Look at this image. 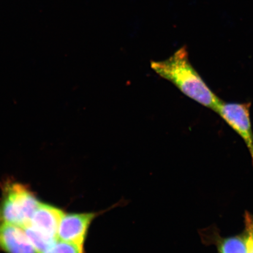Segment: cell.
<instances>
[{
	"label": "cell",
	"instance_id": "1",
	"mask_svg": "<svg viewBox=\"0 0 253 253\" xmlns=\"http://www.w3.org/2000/svg\"><path fill=\"white\" fill-rule=\"evenodd\" d=\"M151 66L157 74L172 82L186 96L209 109L213 111L216 109L221 100L190 62L186 47H181L164 61L151 62Z\"/></svg>",
	"mask_w": 253,
	"mask_h": 253
},
{
	"label": "cell",
	"instance_id": "8",
	"mask_svg": "<svg viewBox=\"0 0 253 253\" xmlns=\"http://www.w3.org/2000/svg\"><path fill=\"white\" fill-rule=\"evenodd\" d=\"M219 253H248L245 236L224 239L219 245Z\"/></svg>",
	"mask_w": 253,
	"mask_h": 253
},
{
	"label": "cell",
	"instance_id": "3",
	"mask_svg": "<svg viewBox=\"0 0 253 253\" xmlns=\"http://www.w3.org/2000/svg\"><path fill=\"white\" fill-rule=\"evenodd\" d=\"M251 103H227L220 101L214 112L233 128L243 141L253 164V131L251 119Z\"/></svg>",
	"mask_w": 253,
	"mask_h": 253
},
{
	"label": "cell",
	"instance_id": "2",
	"mask_svg": "<svg viewBox=\"0 0 253 253\" xmlns=\"http://www.w3.org/2000/svg\"><path fill=\"white\" fill-rule=\"evenodd\" d=\"M40 203L33 193L24 185L8 183L4 187L0 204V221L24 229L29 225Z\"/></svg>",
	"mask_w": 253,
	"mask_h": 253
},
{
	"label": "cell",
	"instance_id": "9",
	"mask_svg": "<svg viewBox=\"0 0 253 253\" xmlns=\"http://www.w3.org/2000/svg\"><path fill=\"white\" fill-rule=\"evenodd\" d=\"M43 253H84V250L73 243L58 240L54 245Z\"/></svg>",
	"mask_w": 253,
	"mask_h": 253
},
{
	"label": "cell",
	"instance_id": "10",
	"mask_svg": "<svg viewBox=\"0 0 253 253\" xmlns=\"http://www.w3.org/2000/svg\"><path fill=\"white\" fill-rule=\"evenodd\" d=\"M245 233L247 251L248 253H253V216L249 212L245 215Z\"/></svg>",
	"mask_w": 253,
	"mask_h": 253
},
{
	"label": "cell",
	"instance_id": "7",
	"mask_svg": "<svg viewBox=\"0 0 253 253\" xmlns=\"http://www.w3.org/2000/svg\"><path fill=\"white\" fill-rule=\"evenodd\" d=\"M23 229L38 253L45 252L58 240L44 235L30 226Z\"/></svg>",
	"mask_w": 253,
	"mask_h": 253
},
{
	"label": "cell",
	"instance_id": "6",
	"mask_svg": "<svg viewBox=\"0 0 253 253\" xmlns=\"http://www.w3.org/2000/svg\"><path fill=\"white\" fill-rule=\"evenodd\" d=\"M64 213L58 208L40 202L28 226L44 235L58 239L59 224Z\"/></svg>",
	"mask_w": 253,
	"mask_h": 253
},
{
	"label": "cell",
	"instance_id": "5",
	"mask_svg": "<svg viewBox=\"0 0 253 253\" xmlns=\"http://www.w3.org/2000/svg\"><path fill=\"white\" fill-rule=\"evenodd\" d=\"M0 250L6 253H38L24 230L0 221Z\"/></svg>",
	"mask_w": 253,
	"mask_h": 253
},
{
	"label": "cell",
	"instance_id": "4",
	"mask_svg": "<svg viewBox=\"0 0 253 253\" xmlns=\"http://www.w3.org/2000/svg\"><path fill=\"white\" fill-rule=\"evenodd\" d=\"M97 215L94 212L64 213L59 224L58 240L84 249L88 230Z\"/></svg>",
	"mask_w": 253,
	"mask_h": 253
}]
</instances>
